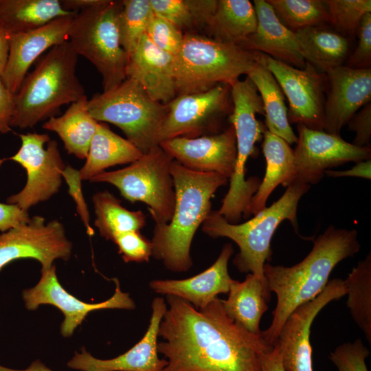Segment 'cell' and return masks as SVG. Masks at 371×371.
I'll return each mask as SVG.
<instances>
[{
	"instance_id": "obj_47",
	"label": "cell",
	"mask_w": 371,
	"mask_h": 371,
	"mask_svg": "<svg viewBox=\"0 0 371 371\" xmlns=\"http://www.w3.org/2000/svg\"><path fill=\"white\" fill-rule=\"evenodd\" d=\"M371 160L367 159L357 162L356 164L350 169L346 170H326L324 171V175L328 177H356L366 179L371 178Z\"/></svg>"
},
{
	"instance_id": "obj_48",
	"label": "cell",
	"mask_w": 371,
	"mask_h": 371,
	"mask_svg": "<svg viewBox=\"0 0 371 371\" xmlns=\"http://www.w3.org/2000/svg\"><path fill=\"white\" fill-rule=\"evenodd\" d=\"M262 371H285L280 352L277 347L266 353L262 360Z\"/></svg>"
},
{
	"instance_id": "obj_1",
	"label": "cell",
	"mask_w": 371,
	"mask_h": 371,
	"mask_svg": "<svg viewBox=\"0 0 371 371\" xmlns=\"http://www.w3.org/2000/svg\"><path fill=\"white\" fill-rule=\"evenodd\" d=\"M166 300L157 344L167 360L162 371H262V357L273 346L231 319L221 299L200 309L175 296Z\"/></svg>"
},
{
	"instance_id": "obj_37",
	"label": "cell",
	"mask_w": 371,
	"mask_h": 371,
	"mask_svg": "<svg viewBox=\"0 0 371 371\" xmlns=\"http://www.w3.org/2000/svg\"><path fill=\"white\" fill-rule=\"evenodd\" d=\"M146 34L158 49L173 56L180 49L184 38V34L181 30L154 13Z\"/></svg>"
},
{
	"instance_id": "obj_36",
	"label": "cell",
	"mask_w": 371,
	"mask_h": 371,
	"mask_svg": "<svg viewBox=\"0 0 371 371\" xmlns=\"http://www.w3.org/2000/svg\"><path fill=\"white\" fill-rule=\"evenodd\" d=\"M330 17L329 25L350 39L357 36L363 17L371 13L370 0H325Z\"/></svg>"
},
{
	"instance_id": "obj_27",
	"label": "cell",
	"mask_w": 371,
	"mask_h": 371,
	"mask_svg": "<svg viewBox=\"0 0 371 371\" xmlns=\"http://www.w3.org/2000/svg\"><path fill=\"white\" fill-rule=\"evenodd\" d=\"M98 124L88 109L87 95H84L71 103L62 115L48 119L43 128L57 133L69 154L85 159Z\"/></svg>"
},
{
	"instance_id": "obj_7",
	"label": "cell",
	"mask_w": 371,
	"mask_h": 371,
	"mask_svg": "<svg viewBox=\"0 0 371 371\" xmlns=\"http://www.w3.org/2000/svg\"><path fill=\"white\" fill-rule=\"evenodd\" d=\"M88 109L98 122L120 128L142 153L159 144L158 136L168 105L153 100L136 80L126 78L117 86L88 100Z\"/></svg>"
},
{
	"instance_id": "obj_24",
	"label": "cell",
	"mask_w": 371,
	"mask_h": 371,
	"mask_svg": "<svg viewBox=\"0 0 371 371\" xmlns=\"http://www.w3.org/2000/svg\"><path fill=\"white\" fill-rule=\"evenodd\" d=\"M262 152L267 162L265 177L243 212L245 218L256 215L266 207L273 190L280 184L288 187L295 175L293 149L282 138L265 128L262 133Z\"/></svg>"
},
{
	"instance_id": "obj_9",
	"label": "cell",
	"mask_w": 371,
	"mask_h": 371,
	"mask_svg": "<svg viewBox=\"0 0 371 371\" xmlns=\"http://www.w3.org/2000/svg\"><path fill=\"white\" fill-rule=\"evenodd\" d=\"M173 160L158 144L129 166L117 170L103 171L90 181L112 184L128 201L148 205L156 224L168 223L175 207V191L170 174Z\"/></svg>"
},
{
	"instance_id": "obj_12",
	"label": "cell",
	"mask_w": 371,
	"mask_h": 371,
	"mask_svg": "<svg viewBox=\"0 0 371 371\" xmlns=\"http://www.w3.org/2000/svg\"><path fill=\"white\" fill-rule=\"evenodd\" d=\"M258 62L271 71L286 95L290 124L324 131L326 74L307 62L304 68L299 69L260 52Z\"/></svg>"
},
{
	"instance_id": "obj_43",
	"label": "cell",
	"mask_w": 371,
	"mask_h": 371,
	"mask_svg": "<svg viewBox=\"0 0 371 371\" xmlns=\"http://www.w3.org/2000/svg\"><path fill=\"white\" fill-rule=\"evenodd\" d=\"M350 131L355 132L353 144L361 147H370L371 136V102L363 106L347 124Z\"/></svg>"
},
{
	"instance_id": "obj_20",
	"label": "cell",
	"mask_w": 371,
	"mask_h": 371,
	"mask_svg": "<svg viewBox=\"0 0 371 371\" xmlns=\"http://www.w3.org/2000/svg\"><path fill=\"white\" fill-rule=\"evenodd\" d=\"M75 14L57 18L31 31L9 33V54L1 79L12 93H17L31 65L41 54L68 41Z\"/></svg>"
},
{
	"instance_id": "obj_44",
	"label": "cell",
	"mask_w": 371,
	"mask_h": 371,
	"mask_svg": "<svg viewBox=\"0 0 371 371\" xmlns=\"http://www.w3.org/2000/svg\"><path fill=\"white\" fill-rule=\"evenodd\" d=\"M27 212L16 205L0 203V231L5 232L13 227L28 223Z\"/></svg>"
},
{
	"instance_id": "obj_5",
	"label": "cell",
	"mask_w": 371,
	"mask_h": 371,
	"mask_svg": "<svg viewBox=\"0 0 371 371\" xmlns=\"http://www.w3.org/2000/svg\"><path fill=\"white\" fill-rule=\"evenodd\" d=\"M309 188L306 184H291L277 201L241 224L229 223L218 211H211L202 230L212 238L226 237L235 242L240 251L234 265L242 273L251 272L267 285L263 269L266 261L271 260L273 235L284 220L297 228V205Z\"/></svg>"
},
{
	"instance_id": "obj_38",
	"label": "cell",
	"mask_w": 371,
	"mask_h": 371,
	"mask_svg": "<svg viewBox=\"0 0 371 371\" xmlns=\"http://www.w3.org/2000/svg\"><path fill=\"white\" fill-rule=\"evenodd\" d=\"M369 350L360 338L353 342H346L330 352L329 359L338 371H368L366 359Z\"/></svg>"
},
{
	"instance_id": "obj_23",
	"label": "cell",
	"mask_w": 371,
	"mask_h": 371,
	"mask_svg": "<svg viewBox=\"0 0 371 371\" xmlns=\"http://www.w3.org/2000/svg\"><path fill=\"white\" fill-rule=\"evenodd\" d=\"M126 78L138 82L153 100L162 104L177 96L173 56L158 49L146 34L128 58Z\"/></svg>"
},
{
	"instance_id": "obj_29",
	"label": "cell",
	"mask_w": 371,
	"mask_h": 371,
	"mask_svg": "<svg viewBox=\"0 0 371 371\" xmlns=\"http://www.w3.org/2000/svg\"><path fill=\"white\" fill-rule=\"evenodd\" d=\"M256 14L250 1L217 0L205 30L213 39L240 45L256 31Z\"/></svg>"
},
{
	"instance_id": "obj_6",
	"label": "cell",
	"mask_w": 371,
	"mask_h": 371,
	"mask_svg": "<svg viewBox=\"0 0 371 371\" xmlns=\"http://www.w3.org/2000/svg\"><path fill=\"white\" fill-rule=\"evenodd\" d=\"M258 54L205 35L186 33L173 56L177 95L206 91L218 84L230 85L255 66Z\"/></svg>"
},
{
	"instance_id": "obj_26",
	"label": "cell",
	"mask_w": 371,
	"mask_h": 371,
	"mask_svg": "<svg viewBox=\"0 0 371 371\" xmlns=\"http://www.w3.org/2000/svg\"><path fill=\"white\" fill-rule=\"evenodd\" d=\"M144 153L133 143L111 130L104 122H98L91 139L86 162L79 170L81 180H91L109 167L131 164Z\"/></svg>"
},
{
	"instance_id": "obj_32",
	"label": "cell",
	"mask_w": 371,
	"mask_h": 371,
	"mask_svg": "<svg viewBox=\"0 0 371 371\" xmlns=\"http://www.w3.org/2000/svg\"><path fill=\"white\" fill-rule=\"evenodd\" d=\"M92 201L95 215V225L106 240H112L122 233L140 231L146 225V217L141 210H128L108 191L95 193Z\"/></svg>"
},
{
	"instance_id": "obj_13",
	"label": "cell",
	"mask_w": 371,
	"mask_h": 371,
	"mask_svg": "<svg viewBox=\"0 0 371 371\" xmlns=\"http://www.w3.org/2000/svg\"><path fill=\"white\" fill-rule=\"evenodd\" d=\"M297 128L292 183L314 185L321 181L324 171L329 168L370 159V146H358L340 135L311 129L302 124H297Z\"/></svg>"
},
{
	"instance_id": "obj_4",
	"label": "cell",
	"mask_w": 371,
	"mask_h": 371,
	"mask_svg": "<svg viewBox=\"0 0 371 371\" xmlns=\"http://www.w3.org/2000/svg\"><path fill=\"white\" fill-rule=\"evenodd\" d=\"M78 57L69 41L49 49L14 94L11 128L34 127L86 95L76 75Z\"/></svg>"
},
{
	"instance_id": "obj_3",
	"label": "cell",
	"mask_w": 371,
	"mask_h": 371,
	"mask_svg": "<svg viewBox=\"0 0 371 371\" xmlns=\"http://www.w3.org/2000/svg\"><path fill=\"white\" fill-rule=\"evenodd\" d=\"M175 207L168 223L155 224L152 256L172 271L183 272L192 265L190 247L194 234L211 210V198L228 179L213 172L190 170L176 160L170 165Z\"/></svg>"
},
{
	"instance_id": "obj_49",
	"label": "cell",
	"mask_w": 371,
	"mask_h": 371,
	"mask_svg": "<svg viewBox=\"0 0 371 371\" xmlns=\"http://www.w3.org/2000/svg\"><path fill=\"white\" fill-rule=\"evenodd\" d=\"M105 1L106 0H60L65 10L75 13L100 5Z\"/></svg>"
},
{
	"instance_id": "obj_45",
	"label": "cell",
	"mask_w": 371,
	"mask_h": 371,
	"mask_svg": "<svg viewBox=\"0 0 371 371\" xmlns=\"http://www.w3.org/2000/svg\"><path fill=\"white\" fill-rule=\"evenodd\" d=\"M194 27L206 28L216 6L217 0H186Z\"/></svg>"
},
{
	"instance_id": "obj_51",
	"label": "cell",
	"mask_w": 371,
	"mask_h": 371,
	"mask_svg": "<svg viewBox=\"0 0 371 371\" xmlns=\"http://www.w3.org/2000/svg\"><path fill=\"white\" fill-rule=\"evenodd\" d=\"M0 371H53L43 364L41 361H33L29 367L25 370H16L0 365Z\"/></svg>"
},
{
	"instance_id": "obj_50",
	"label": "cell",
	"mask_w": 371,
	"mask_h": 371,
	"mask_svg": "<svg viewBox=\"0 0 371 371\" xmlns=\"http://www.w3.org/2000/svg\"><path fill=\"white\" fill-rule=\"evenodd\" d=\"M9 54V33L0 25V76L5 68Z\"/></svg>"
},
{
	"instance_id": "obj_30",
	"label": "cell",
	"mask_w": 371,
	"mask_h": 371,
	"mask_svg": "<svg viewBox=\"0 0 371 371\" xmlns=\"http://www.w3.org/2000/svg\"><path fill=\"white\" fill-rule=\"evenodd\" d=\"M74 14L60 0H0V25L8 33L31 31Z\"/></svg>"
},
{
	"instance_id": "obj_40",
	"label": "cell",
	"mask_w": 371,
	"mask_h": 371,
	"mask_svg": "<svg viewBox=\"0 0 371 371\" xmlns=\"http://www.w3.org/2000/svg\"><path fill=\"white\" fill-rule=\"evenodd\" d=\"M155 14L170 22L179 30L194 27L186 0H150Z\"/></svg>"
},
{
	"instance_id": "obj_17",
	"label": "cell",
	"mask_w": 371,
	"mask_h": 371,
	"mask_svg": "<svg viewBox=\"0 0 371 371\" xmlns=\"http://www.w3.org/2000/svg\"><path fill=\"white\" fill-rule=\"evenodd\" d=\"M159 145L190 170L216 173L228 179L233 175L237 152L235 130L231 124L216 134L175 137Z\"/></svg>"
},
{
	"instance_id": "obj_46",
	"label": "cell",
	"mask_w": 371,
	"mask_h": 371,
	"mask_svg": "<svg viewBox=\"0 0 371 371\" xmlns=\"http://www.w3.org/2000/svg\"><path fill=\"white\" fill-rule=\"evenodd\" d=\"M14 94L5 87L0 76V133L12 131L10 121L14 111Z\"/></svg>"
},
{
	"instance_id": "obj_21",
	"label": "cell",
	"mask_w": 371,
	"mask_h": 371,
	"mask_svg": "<svg viewBox=\"0 0 371 371\" xmlns=\"http://www.w3.org/2000/svg\"><path fill=\"white\" fill-rule=\"evenodd\" d=\"M234 253L226 243L212 265L203 272L182 280H154L149 283L155 293L172 295L190 303L196 309L207 306L220 293H228L234 282L228 273V262Z\"/></svg>"
},
{
	"instance_id": "obj_16",
	"label": "cell",
	"mask_w": 371,
	"mask_h": 371,
	"mask_svg": "<svg viewBox=\"0 0 371 371\" xmlns=\"http://www.w3.org/2000/svg\"><path fill=\"white\" fill-rule=\"evenodd\" d=\"M346 294L345 282L335 278L315 299L293 311L283 324L273 346L279 350L285 371H313L311 326L328 303Z\"/></svg>"
},
{
	"instance_id": "obj_14",
	"label": "cell",
	"mask_w": 371,
	"mask_h": 371,
	"mask_svg": "<svg viewBox=\"0 0 371 371\" xmlns=\"http://www.w3.org/2000/svg\"><path fill=\"white\" fill-rule=\"evenodd\" d=\"M71 249L72 244L60 221L45 223L43 216H34L28 223L0 234V271L10 262L22 258L37 260L41 269H47L56 259L67 260Z\"/></svg>"
},
{
	"instance_id": "obj_34",
	"label": "cell",
	"mask_w": 371,
	"mask_h": 371,
	"mask_svg": "<svg viewBox=\"0 0 371 371\" xmlns=\"http://www.w3.org/2000/svg\"><path fill=\"white\" fill-rule=\"evenodd\" d=\"M267 1L280 21L292 32L306 27L329 25L330 17L324 1Z\"/></svg>"
},
{
	"instance_id": "obj_41",
	"label": "cell",
	"mask_w": 371,
	"mask_h": 371,
	"mask_svg": "<svg viewBox=\"0 0 371 371\" xmlns=\"http://www.w3.org/2000/svg\"><path fill=\"white\" fill-rule=\"evenodd\" d=\"M357 36V45L344 65L352 69H371V13L363 17Z\"/></svg>"
},
{
	"instance_id": "obj_11",
	"label": "cell",
	"mask_w": 371,
	"mask_h": 371,
	"mask_svg": "<svg viewBox=\"0 0 371 371\" xmlns=\"http://www.w3.org/2000/svg\"><path fill=\"white\" fill-rule=\"evenodd\" d=\"M19 137L21 146L17 153L3 160H13L21 165L27 172V182L19 192L7 199V203L27 212L58 192L66 166L57 142L51 140L47 134L28 133L20 134Z\"/></svg>"
},
{
	"instance_id": "obj_39",
	"label": "cell",
	"mask_w": 371,
	"mask_h": 371,
	"mask_svg": "<svg viewBox=\"0 0 371 371\" xmlns=\"http://www.w3.org/2000/svg\"><path fill=\"white\" fill-rule=\"evenodd\" d=\"M112 241L117 246L119 254L125 262H148L152 256V243L142 235L139 231L117 234Z\"/></svg>"
},
{
	"instance_id": "obj_8",
	"label": "cell",
	"mask_w": 371,
	"mask_h": 371,
	"mask_svg": "<svg viewBox=\"0 0 371 371\" xmlns=\"http://www.w3.org/2000/svg\"><path fill=\"white\" fill-rule=\"evenodd\" d=\"M122 1L103 4L75 14L68 41L78 54L93 65L101 76L103 91L126 79L128 55L122 48L118 30Z\"/></svg>"
},
{
	"instance_id": "obj_35",
	"label": "cell",
	"mask_w": 371,
	"mask_h": 371,
	"mask_svg": "<svg viewBox=\"0 0 371 371\" xmlns=\"http://www.w3.org/2000/svg\"><path fill=\"white\" fill-rule=\"evenodd\" d=\"M153 15L150 0H123L118 15L120 44L128 56L146 34Z\"/></svg>"
},
{
	"instance_id": "obj_31",
	"label": "cell",
	"mask_w": 371,
	"mask_h": 371,
	"mask_svg": "<svg viewBox=\"0 0 371 371\" xmlns=\"http://www.w3.org/2000/svg\"><path fill=\"white\" fill-rule=\"evenodd\" d=\"M247 76L254 82L262 99L267 130L289 145L295 144L297 137L288 119L284 95L273 74L258 62Z\"/></svg>"
},
{
	"instance_id": "obj_15",
	"label": "cell",
	"mask_w": 371,
	"mask_h": 371,
	"mask_svg": "<svg viewBox=\"0 0 371 371\" xmlns=\"http://www.w3.org/2000/svg\"><path fill=\"white\" fill-rule=\"evenodd\" d=\"M115 293L109 299L100 303H87L71 295L62 286L53 265L49 269H41L38 282L34 287L23 290L22 297L28 310H36L41 304H50L58 308L65 317L60 333L63 337H68L91 311L135 308L130 295L121 290L118 280L115 279Z\"/></svg>"
},
{
	"instance_id": "obj_22",
	"label": "cell",
	"mask_w": 371,
	"mask_h": 371,
	"mask_svg": "<svg viewBox=\"0 0 371 371\" xmlns=\"http://www.w3.org/2000/svg\"><path fill=\"white\" fill-rule=\"evenodd\" d=\"M253 5L257 17L256 29L240 46L292 67L304 68L306 62L295 32L280 21L267 1L254 0Z\"/></svg>"
},
{
	"instance_id": "obj_10",
	"label": "cell",
	"mask_w": 371,
	"mask_h": 371,
	"mask_svg": "<svg viewBox=\"0 0 371 371\" xmlns=\"http://www.w3.org/2000/svg\"><path fill=\"white\" fill-rule=\"evenodd\" d=\"M168 105V113L158 143L175 137L194 138L225 129L232 111L230 85L218 84L199 93L177 95Z\"/></svg>"
},
{
	"instance_id": "obj_33",
	"label": "cell",
	"mask_w": 371,
	"mask_h": 371,
	"mask_svg": "<svg viewBox=\"0 0 371 371\" xmlns=\"http://www.w3.org/2000/svg\"><path fill=\"white\" fill-rule=\"evenodd\" d=\"M347 306L371 344V254L359 262L344 280Z\"/></svg>"
},
{
	"instance_id": "obj_19",
	"label": "cell",
	"mask_w": 371,
	"mask_h": 371,
	"mask_svg": "<svg viewBox=\"0 0 371 371\" xmlns=\"http://www.w3.org/2000/svg\"><path fill=\"white\" fill-rule=\"evenodd\" d=\"M167 310L164 298L155 297L152 313L144 337L124 354L110 359L93 357L86 350L75 352L67 363L69 368L80 371H162L167 360L158 357V332L160 322Z\"/></svg>"
},
{
	"instance_id": "obj_28",
	"label": "cell",
	"mask_w": 371,
	"mask_h": 371,
	"mask_svg": "<svg viewBox=\"0 0 371 371\" xmlns=\"http://www.w3.org/2000/svg\"><path fill=\"white\" fill-rule=\"evenodd\" d=\"M295 34L306 62L319 71L344 65L350 55L351 40L328 26L306 27Z\"/></svg>"
},
{
	"instance_id": "obj_42",
	"label": "cell",
	"mask_w": 371,
	"mask_h": 371,
	"mask_svg": "<svg viewBox=\"0 0 371 371\" xmlns=\"http://www.w3.org/2000/svg\"><path fill=\"white\" fill-rule=\"evenodd\" d=\"M63 177L65 178L68 185V192L76 203L77 211L87 228V233L89 235H92L93 230L89 224V214L87 205L82 192V180L80 177L79 170L73 168L70 166H67L63 172Z\"/></svg>"
},
{
	"instance_id": "obj_2",
	"label": "cell",
	"mask_w": 371,
	"mask_h": 371,
	"mask_svg": "<svg viewBox=\"0 0 371 371\" xmlns=\"http://www.w3.org/2000/svg\"><path fill=\"white\" fill-rule=\"evenodd\" d=\"M360 249L355 229L328 226L313 241L309 254L291 266L266 262L264 275L269 291L277 296L269 327L261 331L263 339L273 346L289 315L298 306L319 295L329 282L330 275L341 260L353 256Z\"/></svg>"
},
{
	"instance_id": "obj_18",
	"label": "cell",
	"mask_w": 371,
	"mask_h": 371,
	"mask_svg": "<svg viewBox=\"0 0 371 371\" xmlns=\"http://www.w3.org/2000/svg\"><path fill=\"white\" fill-rule=\"evenodd\" d=\"M325 74L324 131L340 135L350 118L371 100V69L341 65Z\"/></svg>"
},
{
	"instance_id": "obj_25",
	"label": "cell",
	"mask_w": 371,
	"mask_h": 371,
	"mask_svg": "<svg viewBox=\"0 0 371 371\" xmlns=\"http://www.w3.org/2000/svg\"><path fill=\"white\" fill-rule=\"evenodd\" d=\"M227 300H221L227 315L248 332L260 335V322L267 311L271 292L267 285L252 273L243 282L234 280Z\"/></svg>"
}]
</instances>
